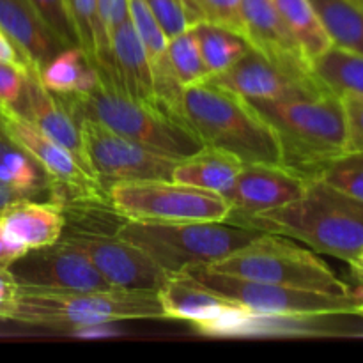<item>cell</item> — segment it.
<instances>
[{"mask_svg": "<svg viewBox=\"0 0 363 363\" xmlns=\"http://www.w3.org/2000/svg\"><path fill=\"white\" fill-rule=\"evenodd\" d=\"M227 222L301 241L318 254L350 262L363 248V201L326 181L308 179L303 195L269 211Z\"/></svg>", "mask_w": 363, "mask_h": 363, "instance_id": "6da1fadb", "label": "cell"}, {"mask_svg": "<svg viewBox=\"0 0 363 363\" xmlns=\"http://www.w3.org/2000/svg\"><path fill=\"white\" fill-rule=\"evenodd\" d=\"M137 319H165L151 291H50L18 282L4 321L73 333H101L103 326Z\"/></svg>", "mask_w": 363, "mask_h": 363, "instance_id": "7a4b0ae2", "label": "cell"}, {"mask_svg": "<svg viewBox=\"0 0 363 363\" xmlns=\"http://www.w3.org/2000/svg\"><path fill=\"white\" fill-rule=\"evenodd\" d=\"M177 117L208 147L229 152L243 163L282 165L272 124L252 101L213 80L183 89Z\"/></svg>", "mask_w": 363, "mask_h": 363, "instance_id": "3957f363", "label": "cell"}, {"mask_svg": "<svg viewBox=\"0 0 363 363\" xmlns=\"http://www.w3.org/2000/svg\"><path fill=\"white\" fill-rule=\"evenodd\" d=\"M252 105L275 130L282 167L307 179L347 152L346 110L342 98L328 87L305 98Z\"/></svg>", "mask_w": 363, "mask_h": 363, "instance_id": "277c9868", "label": "cell"}, {"mask_svg": "<svg viewBox=\"0 0 363 363\" xmlns=\"http://www.w3.org/2000/svg\"><path fill=\"white\" fill-rule=\"evenodd\" d=\"M74 119H91L101 126L176 160L188 158L204 147L201 138L160 103L128 96L101 78L92 91L59 98Z\"/></svg>", "mask_w": 363, "mask_h": 363, "instance_id": "5b68a950", "label": "cell"}, {"mask_svg": "<svg viewBox=\"0 0 363 363\" xmlns=\"http://www.w3.org/2000/svg\"><path fill=\"white\" fill-rule=\"evenodd\" d=\"M116 234L142 248L170 275H176L213 264L262 233L227 220L176 223L124 220Z\"/></svg>", "mask_w": 363, "mask_h": 363, "instance_id": "8992f818", "label": "cell"}, {"mask_svg": "<svg viewBox=\"0 0 363 363\" xmlns=\"http://www.w3.org/2000/svg\"><path fill=\"white\" fill-rule=\"evenodd\" d=\"M201 268L220 275L339 296H350L363 291L347 286L314 252L305 250L291 238L280 234H259L227 257Z\"/></svg>", "mask_w": 363, "mask_h": 363, "instance_id": "52a82bcc", "label": "cell"}, {"mask_svg": "<svg viewBox=\"0 0 363 363\" xmlns=\"http://www.w3.org/2000/svg\"><path fill=\"white\" fill-rule=\"evenodd\" d=\"M106 201L117 215L135 222H225L233 213L222 195L174 179L113 183Z\"/></svg>", "mask_w": 363, "mask_h": 363, "instance_id": "ba28073f", "label": "cell"}, {"mask_svg": "<svg viewBox=\"0 0 363 363\" xmlns=\"http://www.w3.org/2000/svg\"><path fill=\"white\" fill-rule=\"evenodd\" d=\"M190 275L204 286L245 308L268 315H325V314H357L363 315V291L350 296L318 293L298 287L277 286V284L255 282L238 277L220 275L206 268L190 269Z\"/></svg>", "mask_w": 363, "mask_h": 363, "instance_id": "9c48e42d", "label": "cell"}, {"mask_svg": "<svg viewBox=\"0 0 363 363\" xmlns=\"http://www.w3.org/2000/svg\"><path fill=\"white\" fill-rule=\"evenodd\" d=\"M87 165L106 188L124 181L172 179L179 160L162 155L138 142L130 140L91 119H77Z\"/></svg>", "mask_w": 363, "mask_h": 363, "instance_id": "30bf717a", "label": "cell"}, {"mask_svg": "<svg viewBox=\"0 0 363 363\" xmlns=\"http://www.w3.org/2000/svg\"><path fill=\"white\" fill-rule=\"evenodd\" d=\"M0 131L41 165L52 179L53 194L62 190L74 201H106L105 186L67 149L43 133L16 108L0 105Z\"/></svg>", "mask_w": 363, "mask_h": 363, "instance_id": "8fae6325", "label": "cell"}, {"mask_svg": "<svg viewBox=\"0 0 363 363\" xmlns=\"http://www.w3.org/2000/svg\"><path fill=\"white\" fill-rule=\"evenodd\" d=\"M20 284L50 291L113 289L89 255L69 238L25 252L9 266Z\"/></svg>", "mask_w": 363, "mask_h": 363, "instance_id": "7c38bea8", "label": "cell"}, {"mask_svg": "<svg viewBox=\"0 0 363 363\" xmlns=\"http://www.w3.org/2000/svg\"><path fill=\"white\" fill-rule=\"evenodd\" d=\"M67 238L89 255L96 269L113 289L158 293L160 287L170 279V273L151 255L117 234L78 233Z\"/></svg>", "mask_w": 363, "mask_h": 363, "instance_id": "4fadbf2b", "label": "cell"}, {"mask_svg": "<svg viewBox=\"0 0 363 363\" xmlns=\"http://www.w3.org/2000/svg\"><path fill=\"white\" fill-rule=\"evenodd\" d=\"M209 80L238 92L248 101H287L318 94L326 89L315 77H294L252 48L229 69Z\"/></svg>", "mask_w": 363, "mask_h": 363, "instance_id": "5bb4252c", "label": "cell"}, {"mask_svg": "<svg viewBox=\"0 0 363 363\" xmlns=\"http://www.w3.org/2000/svg\"><path fill=\"white\" fill-rule=\"evenodd\" d=\"M156 294L167 319L188 323L199 333L208 337H211L230 315L245 308L238 301L209 289L188 272L170 275Z\"/></svg>", "mask_w": 363, "mask_h": 363, "instance_id": "9a60e30c", "label": "cell"}, {"mask_svg": "<svg viewBox=\"0 0 363 363\" xmlns=\"http://www.w3.org/2000/svg\"><path fill=\"white\" fill-rule=\"evenodd\" d=\"M308 179L282 165L245 163L234 186L227 194L230 216H248L269 211L303 195Z\"/></svg>", "mask_w": 363, "mask_h": 363, "instance_id": "2e32d148", "label": "cell"}, {"mask_svg": "<svg viewBox=\"0 0 363 363\" xmlns=\"http://www.w3.org/2000/svg\"><path fill=\"white\" fill-rule=\"evenodd\" d=\"M245 39L252 50L300 78H312V64L291 34L273 0H243Z\"/></svg>", "mask_w": 363, "mask_h": 363, "instance_id": "e0dca14e", "label": "cell"}, {"mask_svg": "<svg viewBox=\"0 0 363 363\" xmlns=\"http://www.w3.org/2000/svg\"><path fill=\"white\" fill-rule=\"evenodd\" d=\"M16 110L21 116L27 117L30 123H34L43 133L48 135L52 140H55L57 144L67 149L91 172V169L87 165V160H85L80 124L71 116L69 110L60 103V99L57 96H53L41 84L38 74L32 73V71L28 74L25 91L21 94L20 103L16 105Z\"/></svg>", "mask_w": 363, "mask_h": 363, "instance_id": "ac0fdd59", "label": "cell"}, {"mask_svg": "<svg viewBox=\"0 0 363 363\" xmlns=\"http://www.w3.org/2000/svg\"><path fill=\"white\" fill-rule=\"evenodd\" d=\"M0 27L18 46L28 69L39 71L62 52V43L50 30L28 0H0Z\"/></svg>", "mask_w": 363, "mask_h": 363, "instance_id": "d6986e66", "label": "cell"}, {"mask_svg": "<svg viewBox=\"0 0 363 363\" xmlns=\"http://www.w3.org/2000/svg\"><path fill=\"white\" fill-rule=\"evenodd\" d=\"M0 227L7 240L28 252L59 241L66 216L57 204L21 199L0 211Z\"/></svg>", "mask_w": 363, "mask_h": 363, "instance_id": "ffe728a7", "label": "cell"}, {"mask_svg": "<svg viewBox=\"0 0 363 363\" xmlns=\"http://www.w3.org/2000/svg\"><path fill=\"white\" fill-rule=\"evenodd\" d=\"M110 48L117 87L135 99L158 103L151 62L144 43L135 30L131 16L113 28L110 35Z\"/></svg>", "mask_w": 363, "mask_h": 363, "instance_id": "44dd1931", "label": "cell"}, {"mask_svg": "<svg viewBox=\"0 0 363 363\" xmlns=\"http://www.w3.org/2000/svg\"><path fill=\"white\" fill-rule=\"evenodd\" d=\"M243 165L236 156L204 145L201 151L176 163L172 179L227 197Z\"/></svg>", "mask_w": 363, "mask_h": 363, "instance_id": "7402d4cb", "label": "cell"}, {"mask_svg": "<svg viewBox=\"0 0 363 363\" xmlns=\"http://www.w3.org/2000/svg\"><path fill=\"white\" fill-rule=\"evenodd\" d=\"M103 74L89 62L80 46H67L57 53L41 71L39 80L57 98L78 96L92 91Z\"/></svg>", "mask_w": 363, "mask_h": 363, "instance_id": "603a6c76", "label": "cell"}, {"mask_svg": "<svg viewBox=\"0 0 363 363\" xmlns=\"http://www.w3.org/2000/svg\"><path fill=\"white\" fill-rule=\"evenodd\" d=\"M67 13L78 38V46L84 50L89 62L98 67L106 82L117 85L112 57L103 39L98 14V0H66Z\"/></svg>", "mask_w": 363, "mask_h": 363, "instance_id": "cb8c5ba5", "label": "cell"}, {"mask_svg": "<svg viewBox=\"0 0 363 363\" xmlns=\"http://www.w3.org/2000/svg\"><path fill=\"white\" fill-rule=\"evenodd\" d=\"M333 46L363 57V7L353 0H311Z\"/></svg>", "mask_w": 363, "mask_h": 363, "instance_id": "d4e9b609", "label": "cell"}, {"mask_svg": "<svg viewBox=\"0 0 363 363\" xmlns=\"http://www.w3.org/2000/svg\"><path fill=\"white\" fill-rule=\"evenodd\" d=\"M273 2L311 64L332 46V39L323 27L321 18L315 13L311 0H273Z\"/></svg>", "mask_w": 363, "mask_h": 363, "instance_id": "484cf974", "label": "cell"}, {"mask_svg": "<svg viewBox=\"0 0 363 363\" xmlns=\"http://www.w3.org/2000/svg\"><path fill=\"white\" fill-rule=\"evenodd\" d=\"M312 73L339 96H363V57L339 46H330L312 60Z\"/></svg>", "mask_w": 363, "mask_h": 363, "instance_id": "4316f807", "label": "cell"}, {"mask_svg": "<svg viewBox=\"0 0 363 363\" xmlns=\"http://www.w3.org/2000/svg\"><path fill=\"white\" fill-rule=\"evenodd\" d=\"M0 181L38 197L46 188H53L48 174L41 169L38 162L30 158L23 149L11 142L0 131Z\"/></svg>", "mask_w": 363, "mask_h": 363, "instance_id": "83f0119b", "label": "cell"}, {"mask_svg": "<svg viewBox=\"0 0 363 363\" xmlns=\"http://www.w3.org/2000/svg\"><path fill=\"white\" fill-rule=\"evenodd\" d=\"M197 34L202 59L208 66L211 77L229 69L236 60H240L250 50V45L241 35L216 27L208 21H197L191 25Z\"/></svg>", "mask_w": 363, "mask_h": 363, "instance_id": "f1b7e54d", "label": "cell"}, {"mask_svg": "<svg viewBox=\"0 0 363 363\" xmlns=\"http://www.w3.org/2000/svg\"><path fill=\"white\" fill-rule=\"evenodd\" d=\"M167 55H169L170 69H172L177 84L183 89L211 78V73L202 59L201 46H199L194 27L169 39Z\"/></svg>", "mask_w": 363, "mask_h": 363, "instance_id": "f546056e", "label": "cell"}, {"mask_svg": "<svg viewBox=\"0 0 363 363\" xmlns=\"http://www.w3.org/2000/svg\"><path fill=\"white\" fill-rule=\"evenodd\" d=\"M318 177L363 201V151H350L339 156Z\"/></svg>", "mask_w": 363, "mask_h": 363, "instance_id": "4dcf8cb0", "label": "cell"}, {"mask_svg": "<svg viewBox=\"0 0 363 363\" xmlns=\"http://www.w3.org/2000/svg\"><path fill=\"white\" fill-rule=\"evenodd\" d=\"M195 2L201 13V21L227 28L245 39L243 0H195Z\"/></svg>", "mask_w": 363, "mask_h": 363, "instance_id": "1f68e13d", "label": "cell"}, {"mask_svg": "<svg viewBox=\"0 0 363 363\" xmlns=\"http://www.w3.org/2000/svg\"><path fill=\"white\" fill-rule=\"evenodd\" d=\"M28 2L64 46H78L77 32L67 13L66 0H28Z\"/></svg>", "mask_w": 363, "mask_h": 363, "instance_id": "d6a6232c", "label": "cell"}, {"mask_svg": "<svg viewBox=\"0 0 363 363\" xmlns=\"http://www.w3.org/2000/svg\"><path fill=\"white\" fill-rule=\"evenodd\" d=\"M147 4L169 39L191 27L190 16L181 0H147Z\"/></svg>", "mask_w": 363, "mask_h": 363, "instance_id": "836d02e7", "label": "cell"}, {"mask_svg": "<svg viewBox=\"0 0 363 363\" xmlns=\"http://www.w3.org/2000/svg\"><path fill=\"white\" fill-rule=\"evenodd\" d=\"M28 74L30 71L27 67L0 60V105L16 108L25 91Z\"/></svg>", "mask_w": 363, "mask_h": 363, "instance_id": "e575fe53", "label": "cell"}, {"mask_svg": "<svg viewBox=\"0 0 363 363\" xmlns=\"http://www.w3.org/2000/svg\"><path fill=\"white\" fill-rule=\"evenodd\" d=\"M347 119V152L363 151V96H340Z\"/></svg>", "mask_w": 363, "mask_h": 363, "instance_id": "d590c367", "label": "cell"}, {"mask_svg": "<svg viewBox=\"0 0 363 363\" xmlns=\"http://www.w3.org/2000/svg\"><path fill=\"white\" fill-rule=\"evenodd\" d=\"M98 14L106 50H108L110 57H112L110 35H112V30L121 21H124L130 16V0H98Z\"/></svg>", "mask_w": 363, "mask_h": 363, "instance_id": "8d00e7d4", "label": "cell"}, {"mask_svg": "<svg viewBox=\"0 0 363 363\" xmlns=\"http://www.w3.org/2000/svg\"><path fill=\"white\" fill-rule=\"evenodd\" d=\"M18 291V280L9 266H0V319L6 318Z\"/></svg>", "mask_w": 363, "mask_h": 363, "instance_id": "74e56055", "label": "cell"}, {"mask_svg": "<svg viewBox=\"0 0 363 363\" xmlns=\"http://www.w3.org/2000/svg\"><path fill=\"white\" fill-rule=\"evenodd\" d=\"M0 60H2V62L18 64V66H23L28 69L27 60L23 59V55H21V52L18 50V46L11 41V38L4 32L2 27H0ZM32 73H34V71H32Z\"/></svg>", "mask_w": 363, "mask_h": 363, "instance_id": "f35d334b", "label": "cell"}, {"mask_svg": "<svg viewBox=\"0 0 363 363\" xmlns=\"http://www.w3.org/2000/svg\"><path fill=\"white\" fill-rule=\"evenodd\" d=\"M25 248L18 247L13 241H9L0 227V266H11L18 257L25 254Z\"/></svg>", "mask_w": 363, "mask_h": 363, "instance_id": "ab89813d", "label": "cell"}, {"mask_svg": "<svg viewBox=\"0 0 363 363\" xmlns=\"http://www.w3.org/2000/svg\"><path fill=\"white\" fill-rule=\"evenodd\" d=\"M21 199H32V197L28 194H25V191L18 190V188L0 181V211H4L7 206L13 204V202L16 201H21Z\"/></svg>", "mask_w": 363, "mask_h": 363, "instance_id": "60d3db41", "label": "cell"}, {"mask_svg": "<svg viewBox=\"0 0 363 363\" xmlns=\"http://www.w3.org/2000/svg\"><path fill=\"white\" fill-rule=\"evenodd\" d=\"M181 2H183L188 16H190L191 25L197 23V21H201V13H199V7H197V2H195V0H181Z\"/></svg>", "mask_w": 363, "mask_h": 363, "instance_id": "b9f144b4", "label": "cell"}, {"mask_svg": "<svg viewBox=\"0 0 363 363\" xmlns=\"http://www.w3.org/2000/svg\"><path fill=\"white\" fill-rule=\"evenodd\" d=\"M347 264L351 266V269H353L354 275H357L358 279H360L363 282V248L360 252H358L357 255H354L353 259H351L350 262H347Z\"/></svg>", "mask_w": 363, "mask_h": 363, "instance_id": "7bdbcfd3", "label": "cell"}, {"mask_svg": "<svg viewBox=\"0 0 363 363\" xmlns=\"http://www.w3.org/2000/svg\"><path fill=\"white\" fill-rule=\"evenodd\" d=\"M353 2H357L358 6H362V7H363V0H353Z\"/></svg>", "mask_w": 363, "mask_h": 363, "instance_id": "ee69618b", "label": "cell"}]
</instances>
